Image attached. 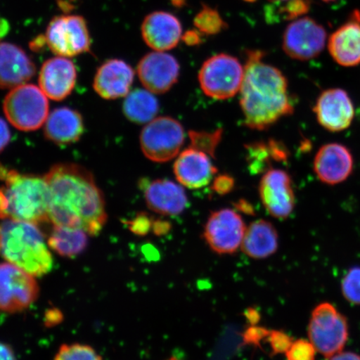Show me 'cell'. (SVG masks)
<instances>
[{"mask_svg": "<svg viewBox=\"0 0 360 360\" xmlns=\"http://www.w3.org/2000/svg\"><path fill=\"white\" fill-rule=\"evenodd\" d=\"M260 51L247 53L240 107L248 128L265 130L294 112L288 80L276 67L263 61Z\"/></svg>", "mask_w": 360, "mask_h": 360, "instance_id": "7a4b0ae2", "label": "cell"}, {"mask_svg": "<svg viewBox=\"0 0 360 360\" xmlns=\"http://www.w3.org/2000/svg\"><path fill=\"white\" fill-rule=\"evenodd\" d=\"M77 71L69 58L56 56L45 61L39 72V85L52 101L65 100L73 91Z\"/></svg>", "mask_w": 360, "mask_h": 360, "instance_id": "e0dca14e", "label": "cell"}, {"mask_svg": "<svg viewBox=\"0 0 360 360\" xmlns=\"http://www.w3.org/2000/svg\"><path fill=\"white\" fill-rule=\"evenodd\" d=\"M174 172L181 186L197 190L208 186L217 169L210 155L191 147L180 153L175 160Z\"/></svg>", "mask_w": 360, "mask_h": 360, "instance_id": "d6986e66", "label": "cell"}, {"mask_svg": "<svg viewBox=\"0 0 360 360\" xmlns=\"http://www.w3.org/2000/svg\"><path fill=\"white\" fill-rule=\"evenodd\" d=\"M160 106L152 92L146 89H135L125 98L124 114L135 124H148L155 120Z\"/></svg>", "mask_w": 360, "mask_h": 360, "instance_id": "83f0119b", "label": "cell"}, {"mask_svg": "<svg viewBox=\"0 0 360 360\" xmlns=\"http://www.w3.org/2000/svg\"><path fill=\"white\" fill-rule=\"evenodd\" d=\"M330 360H360V356L354 352H343L342 351L330 358Z\"/></svg>", "mask_w": 360, "mask_h": 360, "instance_id": "7bdbcfd3", "label": "cell"}, {"mask_svg": "<svg viewBox=\"0 0 360 360\" xmlns=\"http://www.w3.org/2000/svg\"><path fill=\"white\" fill-rule=\"evenodd\" d=\"M184 142L181 124L171 117H159L148 123L141 134L143 155L157 163H165L179 155Z\"/></svg>", "mask_w": 360, "mask_h": 360, "instance_id": "9c48e42d", "label": "cell"}, {"mask_svg": "<svg viewBox=\"0 0 360 360\" xmlns=\"http://www.w3.org/2000/svg\"><path fill=\"white\" fill-rule=\"evenodd\" d=\"M319 124L328 131H344L352 124L354 107L352 100L345 90L328 89L319 94L314 107Z\"/></svg>", "mask_w": 360, "mask_h": 360, "instance_id": "5bb4252c", "label": "cell"}, {"mask_svg": "<svg viewBox=\"0 0 360 360\" xmlns=\"http://www.w3.org/2000/svg\"><path fill=\"white\" fill-rule=\"evenodd\" d=\"M308 336L317 352L330 359L342 352L347 343V319L334 305L327 302L319 304L310 317Z\"/></svg>", "mask_w": 360, "mask_h": 360, "instance_id": "8992f818", "label": "cell"}, {"mask_svg": "<svg viewBox=\"0 0 360 360\" xmlns=\"http://www.w3.org/2000/svg\"><path fill=\"white\" fill-rule=\"evenodd\" d=\"M269 1L270 3H272V4H281V3H283V2L288 1V0H269Z\"/></svg>", "mask_w": 360, "mask_h": 360, "instance_id": "7dc6e473", "label": "cell"}, {"mask_svg": "<svg viewBox=\"0 0 360 360\" xmlns=\"http://www.w3.org/2000/svg\"><path fill=\"white\" fill-rule=\"evenodd\" d=\"M273 355L285 354L294 342L292 338L282 330H270L267 338Z\"/></svg>", "mask_w": 360, "mask_h": 360, "instance_id": "e575fe53", "label": "cell"}, {"mask_svg": "<svg viewBox=\"0 0 360 360\" xmlns=\"http://www.w3.org/2000/svg\"><path fill=\"white\" fill-rule=\"evenodd\" d=\"M49 188V221L57 226L100 233L106 223L105 198L91 173L82 166L61 163L44 175Z\"/></svg>", "mask_w": 360, "mask_h": 360, "instance_id": "6da1fadb", "label": "cell"}, {"mask_svg": "<svg viewBox=\"0 0 360 360\" xmlns=\"http://www.w3.org/2000/svg\"><path fill=\"white\" fill-rule=\"evenodd\" d=\"M53 360H103L91 346L79 343L60 346Z\"/></svg>", "mask_w": 360, "mask_h": 360, "instance_id": "4dcf8cb0", "label": "cell"}, {"mask_svg": "<svg viewBox=\"0 0 360 360\" xmlns=\"http://www.w3.org/2000/svg\"><path fill=\"white\" fill-rule=\"evenodd\" d=\"M180 72L178 60L169 53L154 51L143 56L137 66L141 82L153 94H165L176 84Z\"/></svg>", "mask_w": 360, "mask_h": 360, "instance_id": "9a60e30c", "label": "cell"}, {"mask_svg": "<svg viewBox=\"0 0 360 360\" xmlns=\"http://www.w3.org/2000/svg\"><path fill=\"white\" fill-rule=\"evenodd\" d=\"M245 1H247V2H254V1H255V0H245Z\"/></svg>", "mask_w": 360, "mask_h": 360, "instance_id": "f907efd6", "label": "cell"}, {"mask_svg": "<svg viewBox=\"0 0 360 360\" xmlns=\"http://www.w3.org/2000/svg\"><path fill=\"white\" fill-rule=\"evenodd\" d=\"M354 169V158L349 148L341 143L323 146L314 160L315 174L321 182L335 186L345 181Z\"/></svg>", "mask_w": 360, "mask_h": 360, "instance_id": "2e32d148", "label": "cell"}, {"mask_svg": "<svg viewBox=\"0 0 360 360\" xmlns=\"http://www.w3.org/2000/svg\"><path fill=\"white\" fill-rule=\"evenodd\" d=\"M148 208L154 212L175 216L184 212L188 205V198L179 184L168 179H156L143 186Z\"/></svg>", "mask_w": 360, "mask_h": 360, "instance_id": "7402d4cb", "label": "cell"}, {"mask_svg": "<svg viewBox=\"0 0 360 360\" xmlns=\"http://www.w3.org/2000/svg\"><path fill=\"white\" fill-rule=\"evenodd\" d=\"M245 67L238 58L227 53L210 57L199 72L200 87L207 96L214 100H228L240 91Z\"/></svg>", "mask_w": 360, "mask_h": 360, "instance_id": "52a82bcc", "label": "cell"}, {"mask_svg": "<svg viewBox=\"0 0 360 360\" xmlns=\"http://www.w3.org/2000/svg\"><path fill=\"white\" fill-rule=\"evenodd\" d=\"M317 349L309 340H294L285 354L287 360H315Z\"/></svg>", "mask_w": 360, "mask_h": 360, "instance_id": "836d02e7", "label": "cell"}, {"mask_svg": "<svg viewBox=\"0 0 360 360\" xmlns=\"http://www.w3.org/2000/svg\"><path fill=\"white\" fill-rule=\"evenodd\" d=\"M245 317L247 321L250 322V326L257 325L260 319L259 313L253 308H250L246 310Z\"/></svg>", "mask_w": 360, "mask_h": 360, "instance_id": "60d3db41", "label": "cell"}, {"mask_svg": "<svg viewBox=\"0 0 360 360\" xmlns=\"http://www.w3.org/2000/svg\"><path fill=\"white\" fill-rule=\"evenodd\" d=\"M134 79V70L118 58L107 60L98 68L94 79V89L105 100L126 97Z\"/></svg>", "mask_w": 360, "mask_h": 360, "instance_id": "ffe728a7", "label": "cell"}, {"mask_svg": "<svg viewBox=\"0 0 360 360\" xmlns=\"http://www.w3.org/2000/svg\"><path fill=\"white\" fill-rule=\"evenodd\" d=\"M311 7V0H288L281 3L276 12L283 20H296L307 13Z\"/></svg>", "mask_w": 360, "mask_h": 360, "instance_id": "d6a6232c", "label": "cell"}, {"mask_svg": "<svg viewBox=\"0 0 360 360\" xmlns=\"http://www.w3.org/2000/svg\"><path fill=\"white\" fill-rule=\"evenodd\" d=\"M89 236L81 229L53 225L48 245L62 257L74 258L86 250Z\"/></svg>", "mask_w": 360, "mask_h": 360, "instance_id": "4316f807", "label": "cell"}, {"mask_svg": "<svg viewBox=\"0 0 360 360\" xmlns=\"http://www.w3.org/2000/svg\"><path fill=\"white\" fill-rule=\"evenodd\" d=\"M129 225L130 231L135 235L145 236L150 231V228L154 223H152L151 219L146 214H141L136 218L128 223Z\"/></svg>", "mask_w": 360, "mask_h": 360, "instance_id": "74e56055", "label": "cell"}, {"mask_svg": "<svg viewBox=\"0 0 360 360\" xmlns=\"http://www.w3.org/2000/svg\"><path fill=\"white\" fill-rule=\"evenodd\" d=\"M213 182V191L219 195H228L235 188V179L229 174H219Z\"/></svg>", "mask_w": 360, "mask_h": 360, "instance_id": "8d00e7d4", "label": "cell"}, {"mask_svg": "<svg viewBox=\"0 0 360 360\" xmlns=\"http://www.w3.org/2000/svg\"><path fill=\"white\" fill-rule=\"evenodd\" d=\"M278 248V232L272 223L258 219L246 228L241 250L250 258L267 259L276 253Z\"/></svg>", "mask_w": 360, "mask_h": 360, "instance_id": "d4e9b609", "label": "cell"}, {"mask_svg": "<svg viewBox=\"0 0 360 360\" xmlns=\"http://www.w3.org/2000/svg\"><path fill=\"white\" fill-rule=\"evenodd\" d=\"M82 116L68 107L58 108L49 115L44 125V135L57 145L77 142L84 133Z\"/></svg>", "mask_w": 360, "mask_h": 360, "instance_id": "cb8c5ba5", "label": "cell"}, {"mask_svg": "<svg viewBox=\"0 0 360 360\" xmlns=\"http://www.w3.org/2000/svg\"><path fill=\"white\" fill-rule=\"evenodd\" d=\"M246 160L252 173L266 172L274 162H286L290 153L281 141L255 142L246 147Z\"/></svg>", "mask_w": 360, "mask_h": 360, "instance_id": "484cf974", "label": "cell"}, {"mask_svg": "<svg viewBox=\"0 0 360 360\" xmlns=\"http://www.w3.org/2000/svg\"><path fill=\"white\" fill-rule=\"evenodd\" d=\"M11 141V131L8 126L4 119L1 120V150L8 146Z\"/></svg>", "mask_w": 360, "mask_h": 360, "instance_id": "ab89813d", "label": "cell"}, {"mask_svg": "<svg viewBox=\"0 0 360 360\" xmlns=\"http://www.w3.org/2000/svg\"><path fill=\"white\" fill-rule=\"evenodd\" d=\"M3 107L8 122L21 131L39 129L49 115L48 97L34 84L12 89L4 98Z\"/></svg>", "mask_w": 360, "mask_h": 360, "instance_id": "5b68a950", "label": "cell"}, {"mask_svg": "<svg viewBox=\"0 0 360 360\" xmlns=\"http://www.w3.org/2000/svg\"><path fill=\"white\" fill-rule=\"evenodd\" d=\"M196 30L205 35H216L228 28L227 22L216 8L204 6L193 19Z\"/></svg>", "mask_w": 360, "mask_h": 360, "instance_id": "f1b7e54d", "label": "cell"}, {"mask_svg": "<svg viewBox=\"0 0 360 360\" xmlns=\"http://www.w3.org/2000/svg\"><path fill=\"white\" fill-rule=\"evenodd\" d=\"M1 217L39 224L49 221V188L44 176L2 173Z\"/></svg>", "mask_w": 360, "mask_h": 360, "instance_id": "277c9868", "label": "cell"}, {"mask_svg": "<svg viewBox=\"0 0 360 360\" xmlns=\"http://www.w3.org/2000/svg\"><path fill=\"white\" fill-rule=\"evenodd\" d=\"M323 2L328 3V2L335 1V0H323Z\"/></svg>", "mask_w": 360, "mask_h": 360, "instance_id": "c3c4849f", "label": "cell"}, {"mask_svg": "<svg viewBox=\"0 0 360 360\" xmlns=\"http://www.w3.org/2000/svg\"><path fill=\"white\" fill-rule=\"evenodd\" d=\"M204 35L198 30L187 31L183 34L182 40L188 46H197L202 43V36Z\"/></svg>", "mask_w": 360, "mask_h": 360, "instance_id": "f35d334b", "label": "cell"}, {"mask_svg": "<svg viewBox=\"0 0 360 360\" xmlns=\"http://www.w3.org/2000/svg\"><path fill=\"white\" fill-rule=\"evenodd\" d=\"M1 360H16L15 353L11 348V345L8 344L1 345Z\"/></svg>", "mask_w": 360, "mask_h": 360, "instance_id": "b9f144b4", "label": "cell"}, {"mask_svg": "<svg viewBox=\"0 0 360 360\" xmlns=\"http://www.w3.org/2000/svg\"><path fill=\"white\" fill-rule=\"evenodd\" d=\"M328 52L338 65L354 67L360 65V16L340 27L328 39Z\"/></svg>", "mask_w": 360, "mask_h": 360, "instance_id": "603a6c76", "label": "cell"}, {"mask_svg": "<svg viewBox=\"0 0 360 360\" xmlns=\"http://www.w3.org/2000/svg\"><path fill=\"white\" fill-rule=\"evenodd\" d=\"M168 360H179L177 358H175V357H171Z\"/></svg>", "mask_w": 360, "mask_h": 360, "instance_id": "681fc988", "label": "cell"}, {"mask_svg": "<svg viewBox=\"0 0 360 360\" xmlns=\"http://www.w3.org/2000/svg\"><path fill=\"white\" fill-rule=\"evenodd\" d=\"M341 291L349 303L360 304V267L349 269L341 282Z\"/></svg>", "mask_w": 360, "mask_h": 360, "instance_id": "1f68e13d", "label": "cell"}, {"mask_svg": "<svg viewBox=\"0 0 360 360\" xmlns=\"http://www.w3.org/2000/svg\"><path fill=\"white\" fill-rule=\"evenodd\" d=\"M327 32L323 26L309 17L290 22L283 32L282 46L294 60L307 61L321 55L326 47Z\"/></svg>", "mask_w": 360, "mask_h": 360, "instance_id": "7c38bea8", "label": "cell"}, {"mask_svg": "<svg viewBox=\"0 0 360 360\" xmlns=\"http://www.w3.org/2000/svg\"><path fill=\"white\" fill-rule=\"evenodd\" d=\"M32 274L16 265L4 262L0 267V307L15 314L29 308L38 299L39 287Z\"/></svg>", "mask_w": 360, "mask_h": 360, "instance_id": "30bf717a", "label": "cell"}, {"mask_svg": "<svg viewBox=\"0 0 360 360\" xmlns=\"http://www.w3.org/2000/svg\"><path fill=\"white\" fill-rule=\"evenodd\" d=\"M153 227H154L155 232L156 233H164L168 231V229L170 228V225L167 222L164 221H156L153 224Z\"/></svg>", "mask_w": 360, "mask_h": 360, "instance_id": "ee69618b", "label": "cell"}, {"mask_svg": "<svg viewBox=\"0 0 360 360\" xmlns=\"http://www.w3.org/2000/svg\"><path fill=\"white\" fill-rule=\"evenodd\" d=\"M246 228L244 219L236 210L221 209L209 216L202 236L214 253L232 255L241 247Z\"/></svg>", "mask_w": 360, "mask_h": 360, "instance_id": "8fae6325", "label": "cell"}, {"mask_svg": "<svg viewBox=\"0 0 360 360\" xmlns=\"http://www.w3.org/2000/svg\"><path fill=\"white\" fill-rule=\"evenodd\" d=\"M191 146L196 150L205 153V154L214 158L216 148L221 141L223 130L219 129L213 132L190 131Z\"/></svg>", "mask_w": 360, "mask_h": 360, "instance_id": "f546056e", "label": "cell"}, {"mask_svg": "<svg viewBox=\"0 0 360 360\" xmlns=\"http://www.w3.org/2000/svg\"><path fill=\"white\" fill-rule=\"evenodd\" d=\"M171 2L176 8H181L186 4V0H171Z\"/></svg>", "mask_w": 360, "mask_h": 360, "instance_id": "bcb514c9", "label": "cell"}, {"mask_svg": "<svg viewBox=\"0 0 360 360\" xmlns=\"http://www.w3.org/2000/svg\"><path fill=\"white\" fill-rule=\"evenodd\" d=\"M47 46L57 56L71 58L89 51L91 46L86 20L80 15L56 16L44 34Z\"/></svg>", "mask_w": 360, "mask_h": 360, "instance_id": "ba28073f", "label": "cell"}, {"mask_svg": "<svg viewBox=\"0 0 360 360\" xmlns=\"http://www.w3.org/2000/svg\"><path fill=\"white\" fill-rule=\"evenodd\" d=\"M141 35L143 41L155 51H168L176 47L182 39V25L169 12L155 11L143 20Z\"/></svg>", "mask_w": 360, "mask_h": 360, "instance_id": "ac0fdd59", "label": "cell"}, {"mask_svg": "<svg viewBox=\"0 0 360 360\" xmlns=\"http://www.w3.org/2000/svg\"><path fill=\"white\" fill-rule=\"evenodd\" d=\"M261 202L274 218H289L295 209V195L290 175L280 169H269L261 178L259 186Z\"/></svg>", "mask_w": 360, "mask_h": 360, "instance_id": "4fadbf2b", "label": "cell"}, {"mask_svg": "<svg viewBox=\"0 0 360 360\" xmlns=\"http://www.w3.org/2000/svg\"><path fill=\"white\" fill-rule=\"evenodd\" d=\"M34 62L24 49L15 44L0 45V84L3 89H15L25 84L35 75Z\"/></svg>", "mask_w": 360, "mask_h": 360, "instance_id": "44dd1931", "label": "cell"}, {"mask_svg": "<svg viewBox=\"0 0 360 360\" xmlns=\"http://www.w3.org/2000/svg\"><path fill=\"white\" fill-rule=\"evenodd\" d=\"M270 330L262 326H250L246 328L243 334V341L247 345H252L254 347H261L264 340H267Z\"/></svg>", "mask_w": 360, "mask_h": 360, "instance_id": "d590c367", "label": "cell"}, {"mask_svg": "<svg viewBox=\"0 0 360 360\" xmlns=\"http://www.w3.org/2000/svg\"><path fill=\"white\" fill-rule=\"evenodd\" d=\"M1 254L6 262L34 277H41L53 267L51 248L38 224L6 219L0 231Z\"/></svg>", "mask_w": 360, "mask_h": 360, "instance_id": "3957f363", "label": "cell"}, {"mask_svg": "<svg viewBox=\"0 0 360 360\" xmlns=\"http://www.w3.org/2000/svg\"><path fill=\"white\" fill-rule=\"evenodd\" d=\"M237 208L247 214H252L254 212L253 207H252L249 202L245 200H240L236 205Z\"/></svg>", "mask_w": 360, "mask_h": 360, "instance_id": "f6af8a7d", "label": "cell"}]
</instances>
